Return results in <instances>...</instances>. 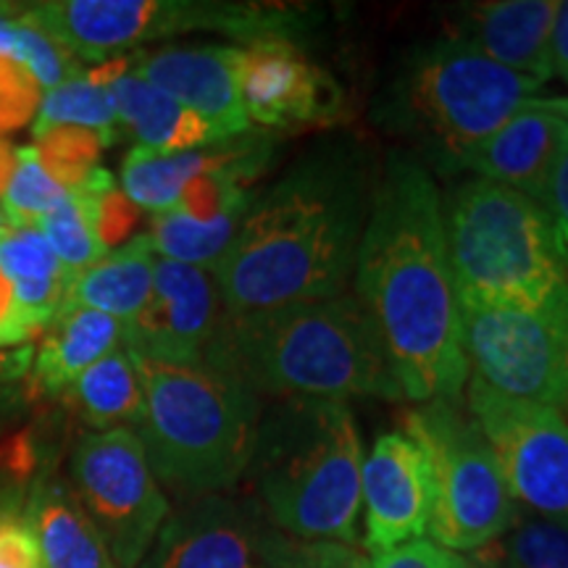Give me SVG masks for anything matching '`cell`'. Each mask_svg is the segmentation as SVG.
<instances>
[{
	"label": "cell",
	"mask_w": 568,
	"mask_h": 568,
	"mask_svg": "<svg viewBox=\"0 0 568 568\" xmlns=\"http://www.w3.org/2000/svg\"><path fill=\"white\" fill-rule=\"evenodd\" d=\"M69 193L80 195L84 205H88L98 240H101L105 251L130 243L140 224L142 211L122 193V187H116L111 172L95 169L82 187L69 190Z\"/></svg>",
	"instance_id": "d6a6232c"
},
{
	"label": "cell",
	"mask_w": 568,
	"mask_h": 568,
	"mask_svg": "<svg viewBox=\"0 0 568 568\" xmlns=\"http://www.w3.org/2000/svg\"><path fill=\"white\" fill-rule=\"evenodd\" d=\"M222 314L211 272L159 258L151 301L124 324V351L153 364L203 366Z\"/></svg>",
	"instance_id": "9a60e30c"
},
{
	"label": "cell",
	"mask_w": 568,
	"mask_h": 568,
	"mask_svg": "<svg viewBox=\"0 0 568 568\" xmlns=\"http://www.w3.org/2000/svg\"><path fill=\"white\" fill-rule=\"evenodd\" d=\"M32 358H34L32 345L0 347V382H13V379H21L24 374H30Z\"/></svg>",
	"instance_id": "60d3db41"
},
{
	"label": "cell",
	"mask_w": 568,
	"mask_h": 568,
	"mask_svg": "<svg viewBox=\"0 0 568 568\" xmlns=\"http://www.w3.org/2000/svg\"><path fill=\"white\" fill-rule=\"evenodd\" d=\"M548 314L552 316V322H556L560 337H564V345H566V353H568V282L560 287V293L552 305L548 308Z\"/></svg>",
	"instance_id": "ee69618b"
},
{
	"label": "cell",
	"mask_w": 568,
	"mask_h": 568,
	"mask_svg": "<svg viewBox=\"0 0 568 568\" xmlns=\"http://www.w3.org/2000/svg\"><path fill=\"white\" fill-rule=\"evenodd\" d=\"M122 61L111 59L98 69L82 71L74 80L59 84V88L45 90L40 98L38 116H34V138L53 126H82L103 138L109 148L122 138L124 130L119 124V105L113 98L111 84L122 74Z\"/></svg>",
	"instance_id": "484cf974"
},
{
	"label": "cell",
	"mask_w": 568,
	"mask_h": 568,
	"mask_svg": "<svg viewBox=\"0 0 568 568\" xmlns=\"http://www.w3.org/2000/svg\"><path fill=\"white\" fill-rule=\"evenodd\" d=\"M103 138L82 126H53L38 134L34 151L53 182L63 190H77L95 172L98 159L103 153Z\"/></svg>",
	"instance_id": "4dcf8cb0"
},
{
	"label": "cell",
	"mask_w": 568,
	"mask_h": 568,
	"mask_svg": "<svg viewBox=\"0 0 568 568\" xmlns=\"http://www.w3.org/2000/svg\"><path fill=\"white\" fill-rule=\"evenodd\" d=\"M237 88L247 122L264 130L324 126L343 113V88L295 40L266 38L240 48Z\"/></svg>",
	"instance_id": "5bb4252c"
},
{
	"label": "cell",
	"mask_w": 568,
	"mask_h": 568,
	"mask_svg": "<svg viewBox=\"0 0 568 568\" xmlns=\"http://www.w3.org/2000/svg\"><path fill=\"white\" fill-rule=\"evenodd\" d=\"M529 109H539L545 113H550V116H556L560 124H564V130L568 134V98H531L527 103Z\"/></svg>",
	"instance_id": "b9f144b4"
},
{
	"label": "cell",
	"mask_w": 568,
	"mask_h": 568,
	"mask_svg": "<svg viewBox=\"0 0 568 568\" xmlns=\"http://www.w3.org/2000/svg\"><path fill=\"white\" fill-rule=\"evenodd\" d=\"M406 435L429 458L432 542L456 556H471L506 531L516 518L503 468L464 397H437L406 414Z\"/></svg>",
	"instance_id": "9c48e42d"
},
{
	"label": "cell",
	"mask_w": 568,
	"mask_h": 568,
	"mask_svg": "<svg viewBox=\"0 0 568 568\" xmlns=\"http://www.w3.org/2000/svg\"><path fill=\"white\" fill-rule=\"evenodd\" d=\"M558 0H489L471 3L458 13V38L500 67L537 82H548L550 34Z\"/></svg>",
	"instance_id": "ac0fdd59"
},
{
	"label": "cell",
	"mask_w": 568,
	"mask_h": 568,
	"mask_svg": "<svg viewBox=\"0 0 568 568\" xmlns=\"http://www.w3.org/2000/svg\"><path fill=\"white\" fill-rule=\"evenodd\" d=\"M34 351L32 389L59 395L74 385L98 361L113 353L124 339V324L92 308H63L45 329Z\"/></svg>",
	"instance_id": "44dd1931"
},
{
	"label": "cell",
	"mask_w": 568,
	"mask_h": 568,
	"mask_svg": "<svg viewBox=\"0 0 568 568\" xmlns=\"http://www.w3.org/2000/svg\"><path fill=\"white\" fill-rule=\"evenodd\" d=\"M568 142L564 124L539 109L518 111L510 122L487 138L466 163V172L506 184L539 203L545 182L560 148Z\"/></svg>",
	"instance_id": "d6986e66"
},
{
	"label": "cell",
	"mask_w": 568,
	"mask_h": 568,
	"mask_svg": "<svg viewBox=\"0 0 568 568\" xmlns=\"http://www.w3.org/2000/svg\"><path fill=\"white\" fill-rule=\"evenodd\" d=\"M111 90L119 105V124L140 142V148H151L159 153H182L226 140V134L216 124L153 88L142 77L132 74V69L116 77Z\"/></svg>",
	"instance_id": "7402d4cb"
},
{
	"label": "cell",
	"mask_w": 568,
	"mask_h": 568,
	"mask_svg": "<svg viewBox=\"0 0 568 568\" xmlns=\"http://www.w3.org/2000/svg\"><path fill=\"white\" fill-rule=\"evenodd\" d=\"M353 282L355 297L385 339L406 400L464 397L468 364L443 197L416 155L389 153L385 161Z\"/></svg>",
	"instance_id": "6da1fadb"
},
{
	"label": "cell",
	"mask_w": 568,
	"mask_h": 568,
	"mask_svg": "<svg viewBox=\"0 0 568 568\" xmlns=\"http://www.w3.org/2000/svg\"><path fill=\"white\" fill-rule=\"evenodd\" d=\"M67 195L69 190L53 182L42 169L34 145L17 148V166H13V176L3 195V211L9 213L17 230L38 224L45 213L67 201Z\"/></svg>",
	"instance_id": "1f68e13d"
},
{
	"label": "cell",
	"mask_w": 568,
	"mask_h": 568,
	"mask_svg": "<svg viewBox=\"0 0 568 568\" xmlns=\"http://www.w3.org/2000/svg\"><path fill=\"white\" fill-rule=\"evenodd\" d=\"M243 219L245 216H226L216 219V222H197V219H190L187 213L169 209L153 213L145 234L151 237V245L159 258L213 272L219 261L224 258V253L230 251Z\"/></svg>",
	"instance_id": "f1b7e54d"
},
{
	"label": "cell",
	"mask_w": 568,
	"mask_h": 568,
	"mask_svg": "<svg viewBox=\"0 0 568 568\" xmlns=\"http://www.w3.org/2000/svg\"><path fill=\"white\" fill-rule=\"evenodd\" d=\"M13 166H17V148L6 138H0V201H3L6 187L13 176Z\"/></svg>",
	"instance_id": "7bdbcfd3"
},
{
	"label": "cell",
	"mask_w": 568,
	"mask_h": 568,
	"mask_svg": "<svg viewBox=\"0 0 568 568\" xmlns=\"http://www.w3.org/2000/svg\"><path fill=\"white\" fill-rule=\"evenodd\" d=\"M287 542L251 497L209 495L169 514L140 568H284Z\"/></svg>",
	"instance_id": "4fadbf2b"
},
{
	"label": "cell",
	"mask_w": 568,
	"mask_h": 568,
	"mask_svg": "<svg viewBox=\"0 0 568 568\" xmlns=\"http://www.w3.org/2000/svg\"><path fill=\"white\" fill-rule=\"evenodd\" d=\"M42 90L24 63L0 55V132L21 130L38 116Z\"/></svg>",
	"instance_id": "e575fe53"
},
{
	"label": "cell",
	"mask_w": 568,
	"mask_h": 568,
	"mask_svg": "<svg viewBox=\"0 0 568 568\" xmlns=\"http://www.w3.org/2000/svg\"><path fill=\"white\" fill-rule=\"evenodd\" d=\"M11 230H17V226L11 224L9 213H6V211H3V205H0V237H6V234H9Z\"/></svg>",
	"instance_id": "f6af8a7d"
},
{
	"label": "cell",
	"mask_w": 568,
	"mask_h": 568,
	"mask_svg": "<svg viewBox=\"0 0 568 568\" xmlns=\"http://www.w3.org/2000/svg\"><path fill=\"white\" fill-rule=\"evenodd\" d=\"M34 335H38V332L27 324L24 316H21L9 276L0 272V347L30 345V339Z\"/></svg>",
	"instance_id": "f35d334b"
},
{
	"label": "cell",
	"mask_w": 568,
	"mask_h": 568,
	"mask_svg": "<svg viewBox=\"0 0 568 568\" xmlns=\"http://www.w3.org/2000/svg\"><path fill=\"white\" fill-rule=\"evenodd\" d=\"M132 361L145 395L134 432L163 493L182 503L230 493L253 460L264 400L209 366Z\"/></svg>",
	"instance_id": "5b68a950"
},
{
	"label": "cell",
	"mask_w": 568,
	"mask_h": 568,
	"mask_svg": "<svg viewBox=\"0 0 568 568\" xmlns=\"http://www.w3.org/2000/svg\"><path fill=\"white\" fill-rule=\"evenodd\" d=\"M372 568H456V552H447L432 539H418V542L374 556Z\"/></svg>",
	"instance_id": "74e56055"
},
{
	"label": "cell",
	"mask_w": 568,
	"mask_h": 568,
	"mask_svg": "<svg viewBox=\"0 0 568 568\" xmlns=\"http://www.w3.org/2000/svg\"><path fill=\"white\" fill-rule=\"evenodd\" d=\"M364 445L345 403L284 397L264 408L245 479L251 500L287 537L364 548Z\"/></svg>",
	"instance_id": "277c9868"
},
{
	"label": "cell",
	"mask_w": 568,
	"mask_h": 568,
	"mask_svg": "<svg viewBox=\"0 0 568 568\" xmlns=\"http://www.w3.org/2000/svg\"><path fill=\"white\" fill-rule=\"evenodd\" d=\"M464 400L493 447L518 508L568 516V416L468 379Z\"/></svg>",
	"instance_id": "7c38bea8"
},
{
	"label": "cell",
	"mask_w": 568,
	"mask_h": 568,
	"mask_svg": "<svg viewBox=\"0 0 568 568\" xmlns=\"http://www.w3.org/2000/svg\"><path fill=\"white\" fill-rule=\"evenodd\" d=\"M0 272L9 276L21 316L38 335L67 308L77 276L55 258L38 226H19L0 237Z\"/></svg>",
	"instance_id": "cb8c5ba5"
},
{
	"label": "cell",
	"mask_w": 568,
	"mask_h": 568,
	"mask_svg": "<svg viewBox=\"0 0 568 568\" xmlns=\"http://www.w3.org/2000/svg\"><path fill=\"white\" fill-rule=\"evenodd\" d=\"M550 71L568 84V0L558 6L550 34Z\"/></svg>",
	"instance_id": "ab89813d"
},
{
	"label": "cell",
	"mask_w": 568,
	"mask_h": 568,
	"mask_svg": "<svg viewBox=\"0 0 568 568\" xmlns=\"http://www.w3.org/2000/svg\"><path fill=\"white\" fill-rule=\"evenodd\" d=\"M34 226L48 240L55 258L74 274L84 272L109 253L98 240L88 205L74 193H69L67 201L55 205L51 213H45Z\"/></svg>",
	"instance_id": "f546056e"
},
{
	"label": "cell",
	"mask_w": 568,
	"mask_h": 568,
	"mask_svg": "<svg viewBox=\"0 0 568 568\" xmlns=\"http://www.w3.org/2000/svg\"><path fill=\"white\" fill-rule=\"evenodd\" d=\"M21 13L71 55L92 63L138 53L145 42L182 32H222L247 45L266 38L295 40L308 24L301 6L219 0H51Z\"/></svg>",
	"instance_id": "ba28073f"
},
{
	"label": "cell",
	"mask_w": 568,
	"mask_h": 568,
	"mask_svg": "<svg viewBox=\"0 0 568 568\" xmlns=\"http://www.w3.org/2000/svg\"><path fill=\"white\" fill-rule=\"evenodd\" d=\"M69 485L116 568H140L172 514L134 429L90 432L71 450Z\"/></svg>",
	"instance_id": "30bf717a"
},
{
	"label": "cell",
	"mask_w": 568,
	"mask_h": 568,
	"mask_svg": "<svg viewBox=\"0 0 568 568\" xmlns=\"http://www.w3.org/2000/svg\"><path fill=\"white\" fill-rule=\"evenodd\" d=\"M284 568H372L364 548L339 542H305L290 537L284 550Z\"/></svg>",
	"instance_id": "d590c367"
},
{
	"label": "cell",
	"mask_w": 568,
	"mask_h": 568,
	"mask_svg": "<svg viewBox=\"0 0 568 568\" xmlns=\"http://www.w3.org/2000/svg\"><path fill=\"white\" fill-rule=\"evenodd\" d=\"M443 222L458 303L548 311L568 282L548 213L506 184H453Z\"/></svg>",
	"instance_id": "52a82bcc"
},
{
	"label": "cell",
	"mask_w": 568,
	"mask_h": 568,
	"mask_svg": "<svg viewBox=\"0 0 568 568\" xmlns=\"http://www.w3.org/2000/svg\"><path fill=\"white\" fill-rule=\"evenodd\" d=\"M539 209L548 213V222L552 226V240L568 266V142L560 148L556 163H552L548 182H545Z\"/></svg>",
	"instance_id": "8d00e7d4"
},
{
	"label": "cell",
	"mask_w": 568,
	"mask_h": 568,
	"mask_svg": "<svg viewBox=\"0 0 568 568\" xmlns=\"http://www.w3.org/2000/svg\"><path fill=\"white\" fill-rule=\"evenodd\" d=\"M84 426L95 432L138 429L145 416V395L132 355L116 351L90 366L80 379L67 389Z\"/></svg>",
	"instance_id": "4316f807"
},
{
	"label": "cell",
	"mask_w": 568,
	"mask_h": 568,
	"mask_svg": "<svg viewBox=\"0 0 568 568\" xmlns=\"http://www.w3.org/2000/svg\"><path fill=\"white\" fill-rule=\"evenodd\" d=\"M203 366L261 400H406L374 318L355 295L222 314Z\"/></svg>",
	"instance_id": "3957f363"
},
{
	"label": "cell",
	"mask_w": 568,
	"mask_h": 568,
	"mask_svg": "<svg viewBox=\"0 0 568 568\" xmlns=\"http://www.w3.org/2000/svg\"><path fill=\"white\" fill-rule=\"evenodd\" d=\"M468 372L495 393L568 410V353L548 311L458 303Z\"/></svg>",
	"instance_id": "8fae6325"
},
{
	"label": "cell",
	"mask_w": 568,
	"mask_h": 568,
	"mask_svg": "<svg viewBox=\"0 0 568 568\" xmlns=\"http://www.w3.org/2000/svg\"><path fill=\"white\" fill-rule=\"evenodd\" d=\"M364 153L326 145L255 195L213 268L224 314H253L347 293L372 213Z\"/></svg>",
	"instance_id": "7a4b0ae2"
},
{
	"label": "cell",
	"mask_w": 568,
	"mask_h": 568,
	"mask_svg": "<svg viewBox=\"0 0 568 568\" xmlns=\"http://www.w3.org/2000/svg\"><path fill=\"white\" fill-rule=\"evenodd\" d=\"M456 568H481L471 556H456Z\"/></svg>",
	"instance_id": "bcb514c9"
},
{
	"label": "cell",
	"mask_w": 568,
	"mask_h": 568,
	"mask_svg": "<svg viewBox=\"0 0 568 568\" xmlns=\"http://www.w3.org/2000/svg\"><path fill=\"white\" fill-rule=\"evenodd\" d=\"M234 45H176L130 55L132 74L201 113L226 138L251 132L237 88Z\"/></svg>",
	"instance_id": "e0dca14e"
},
{
	"label": "cell",
	"mask_w": 568,
	"mask_h": 568,
	"mask_svg": "<svg viewBox=\"0 0 568 568\" xmlns=\"http://www.w3.org/2000/svg\"><path fill=\"white\" fill-rule=\"evenodd\" d=\"M471 558L481 568H568V516L518 508L514 524Z\"/></svg>",
	"instance_id": "83f0119b"
},
{
	"label": "cell",
	"mask_w": 568,
	"mask_h": 568,
	"mask_svg": "<svg viewBox=\"0 0 568 568\" xmlns=\"http://www.w3.org/2000/svg\"><path fill=\"white\" fill-rule=\"evenodd\" d=\"M542 82L510 71L458 34L416 48L385 92L379 122L439 174L466 172L471 153L527 109Z\"/></svg>",
	"instance_id": "8992f818"
},
{
	"label": "cell",
	"mask_w": 568,
	"mask_h": 568,
	"mask_svg": "<svg viewBox=\"0 0 568 568\" xmlns=\"http://www.w3.org/2000/svg\"><path fill=\"white\" fill-rule=\"evenodd\" d=\"M24 516L38 542L42 568H116L69 479L55 477V471L34 477Z\"/></svg>",
	"instance_id": "ffe728a7"
},
{
	"label": "cell",
	"mask_w": 568,
	"mask_h": 568,
	"mask_svg": "<svg viewBox=\"0 0 568 568\" xmlns=\"http://www.w3.org/2000/svg\"><path fill=\"white\" fill-rule=\"evenodd\" d=\"M432 489L429 458L406 432H387L361 468V514H364V550L382 556L429 535Z\"/></svg>",
	"instance_id": "2e32d148"
},
{
	"label": "cell",
	"mask_w": 568,
	"mask_h": 568,
	"mask_svg": "<svg viewBox=\"0 0 568 568\" xmlns=\"http://www.w3.org/2000/svg\"><path fill=\"white\" fill-rule=\"evenodd\" d=\"M30 489L0 487V568H42V558L24 516Z\"/></svg>",
	"instance_id": "836d02e7"
},
{
	"label": "cell",
	"mask_w": 568,
	"mask_h": 568,
	"mask_svg": "<svg viewBox=\"0 0 568 568\" xmlns=\"http://www.w3.org/2000/svg\"><path fill=\"white\" fill-rule=\"evenodd\" d=\"M234 140L237 138H226L182 153H159L140 145L132 148L122 163V193L140 211L161 213L174 209L190 182L230 161Z\"/></svg>",
	"instance_id": "d4e9b609"
},
{
	"label": "cell",
	"mask_w": 568,
	"mask_h": 568,
	"mask_svg": "<svg viewBox=\"0 0 568 568\" xmlns=\"http://www.w3.org/2000/svg\"><path fill=\"white\" fill-rule=\"evenodd\" d=\"M155 251L145 232L113 247L101 261L74 276L67 308H92L130 324L153 295Z\"/></svg>",
	"instance_id": "603a6c76"
}]
</instances>
